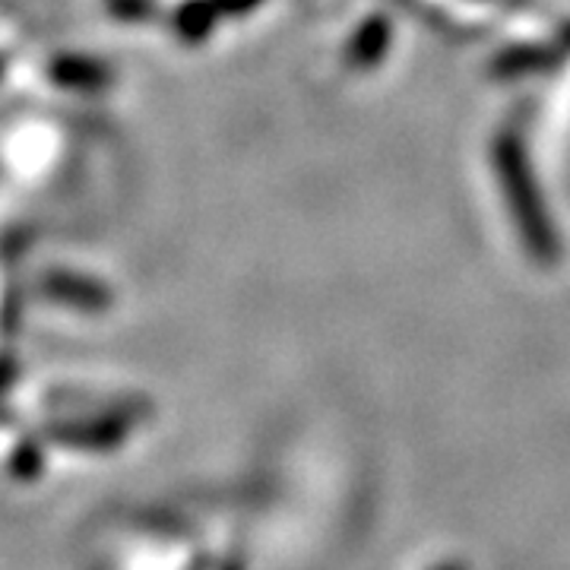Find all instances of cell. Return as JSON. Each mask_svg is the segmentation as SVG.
Listing matches in <instances>:
<instances>
[{"label": "cell", "mask_w": 570, "mask_h": 570, "mask_svg": "<svg viewBox=\"0 0 570 570\" xmlns=\"http://www.w3.org/2000/svg\"><path fill=\"white\" fill-rule=\"evenodd\" d=\"M438 570H466L463 564H444V568H438Z\"/></svg>", "instance_id": "cell-1"}]
</instances>
